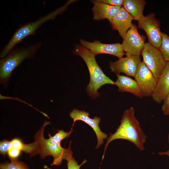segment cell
<instances>
[{"instance_id":"cell-1","label":"cell","mask_w":169,"mask_h":169,"mask_svg":"<svg viewBox=\"0 0 169 169\" xmlns=\"http://www.w3.org/2000/svg\"><path fill=\"white\" fill-rule=\"evenodd\" d=\"M50 123V121L44 120L41 127L35 134L34 138L39 143L38 154L41 158L44 159L47 156H52L54 159L51 166H58L61 165L63 160L68 161L73 157V152L71 146V141L70 142L69 146L66 148L62 147L60 144L63 140L70 135L73 129H71L68 132L63 129L57 130V132L53 136L49 133V138L45 139L44 136L45 128Z\"/></svg>"},{"instance_id":"cell-2","label":"cell","mask_w":169,"mask_h":169,"mask_svg":"<svg viewBox=\"0 0 169 169\" xmlns=\"http://www.w3.org/2000/svg\"><path fill=\"white\" fill-rule=\"evenodd\" d=\"M135 109L131 106L124 112L120 124L114 133H110L105 145L102 160L107 147L114 140L121 139L127 140L133 143L140 151L145 149L144 145L146 136L143 131L140 123L135 115Z\"/></svg>"},{"instance_id":"cell-3","label":"cell","mask_w":169,"mask_h":169,"mask_svg":"<svg viewBox=\"0 0 169 169\" xmlns=\"http://www.w3.org/2000/svg\"><path fill=\"white\" fill-rule=\"evenodd\" d=\"M72 52L81 57L87 66L90 81L86 90L91 98H95L99 96L98 90L102 86L107 84L115 85V82L103 73L97 63L95 55L90 50L81 45L76 44Z\"/></svg>"},{"instance_id":"cell-4","label":"cell","mask_w":169,"mask_h":169,"mask_svg":"<svg viewBox=\"0 0 169 169\" xmlns=\"http://www.w3.org/2000/svg\"><path fill=\"white\" fill-rule=\"evenodd\" d=\"M42 43L38 41L28 46L13 49L0 60V82L7 87L14 70L25 59H31L35 56Z\"/></svg>"},{"instance_id":"cell-5","label":"cell","mask_w":169,"mask_h":169,"mask_svg":"<svg viewBox=\"0 0 169 169\" xmlns=\"http://www.w3.org/2000/svg\"><path fill=\"white\" fill-rule=\"evenodd\" d=\"M70 2H68L64 6L40 17L34 22H30L19 26L1 50L0 58L5 57L15 45L21 43L26 38L30 35H35L36 30L44 23L50 20H54L57 15L64 12L70 4Z\"/></svg>"},{"instance_id":"cell-6","label":"cell","mask_w":169,"mask_h":169,"mask_svg":"<svg viewBox=\"0 0 169 169\" xmlns=\"http://www.w3.org/2000/svg\"><path fill=\"white\" fill-rule=\"evenodd\" d=\"M141 55L143 61L157 81L166 63L159 49L149 43H145Z\"/></svg>"},{"instance_id":"cell-7","label":"cell","mask_w":169,"mask_h":169,"mask_svg":"<svg viewBox=\"0 0 169 169\" xmlns=\"http://www.w3.org/2000/svg\"><path fill=\"white\" fill-rule=\"evenodd\" d=\"M155 16L153 13L146 16L143 15L138 21V26L146 32L148 43L159 49L162 43V32L160 29V22Z\"/></svg>"},{"instance_id":"cell-8","label":"cell","mask_w":169,"mask_h":169,"mask_svg":"<svg viewBox=\"0 0 169 169\" xmlns=\"http://www.w3.org/2000/svg\"><path fill=\"white\" fill-rule=\"evenodd\" d=\"M146 38L144 35L139 33L137 27L133 24L127 32L121 44L126 55L140 56L145 46Z\"/></svg>"},{"instance_id":"cell-9","label":"cell","mask_w":169,"mask_h":169,"mask_svg":"<svg viewBox=\"0 0 169 169\" xmlns=\"http://www.w3.org/2000/svg\"><path fill=\"white\" fill-rule=\"evenodd\" d=\"M134 78L143 96H151L157 80L143 61L139 64Z\"/></svg>"},{"instance_id":"cell-10","label":"cell","mask_w":169,"mask_h":169,"mask_svg":"<svg viewBox=\"0 0 169 169\" xmlns=\"http://www.w3.org/2000/svg\"><path fill=\"white\" fill-rule=\"evenodd\" d=\"M79 42L81 46L88 49L95 55L100 54H109L119 59L126 54L121 44L119 43L106 44L101 43L98 40L90 42L82 39L80 40Z\"/></svg>"},{"instance_id":"cell-11","label":"cell","mask_w":169,"mask_h":169,"mask_svg":"<svg viewBox=\"0 0 169 169\" xmlns=\"http://www.w3.org/2000/svg\"><path fill=\"white\" fill-rule=\"evenodd\" d=\"M115 62H109L110 68L112 72L116 75L121 73L125 74L128 76L135 77L138 65L141 62L139 56L126 55Z\"/></svg>"},{"instance_id":"cell-12","label":"cell","mask_w":169,"mask_h":169,"mask_svg":"<svg viewBox=\"0 0 169 169\" xmlns=\"http://www.w3.org/2000/svg\"><path fill=\"white\" fill-rule=\"evenodd\" d=\"M89 115L88 112L75 109L69 113L70 117L73 120L72 126L76 121L80 120L88 124L93 129L97 138V144L95 149H97L104 143V139H107L108 136L100 130L99 126L100 117L95 116L91 119L89 117Z\"/></svg>"},{"instance_id":"cell-13","label":"cell","mask_w":169,"mask_h":169,"mask_svg":"<svg viewBox=\"0 0 169 169\" xmlns=\"http://www.w3.org/2000/svg\"><path fill=\"white\" fill-rule=\"evenodd\" d=\"M133 17L122 7L118 13L109 21L113 29L118 32L123 39L128 31L133 26Z\"/></svg>"},{"instance_id":"cell-14","label":"cell","mask_w":169,"mask_h":169,"mask_svg":"<svg viewBox=\"0 0 169 169\" xmlns=\"http://www.w3.org/2000/svg\"><path fill=\"white\" fill-rule=\"evenodd\" d=\"M94 4L92 8L93 19L99 21L107 19L109 21L118 13L122 6H114L101 2L100 0H92Z\"/></svg>"},{"instance_id":"cell-15","label":"cell","mask_w":169,"mask_h":169,"mask_svg":"<svg viewBox=\"0 0 169 169\" xmlns=\"http://www.w3.org/2000/svg\"><path fill=\"white\" fill-rule=\"evenodd\" d=\"M169 93V62L166 64L159 78L151 96L158 103H161Z\"/></svg>"},{"instance_id":"cell-16","label":"cell","mask_w":169,"mask_h":169,"mask_svg":"<svg viewBox=\"0 0 169 169\" xmlns=\"http://www.w3.org/2000/svg\"><path fill=\"white\" fill-rule=\"evenodd\" d=\"M117 79L115 82V85L118 87L120 92H127L136 96L142 98L143 95L135 79L123 75H116Z\"/></svg>"},{"instance_id":"cell-17","label":"cell","mask_w":169,"mask_h":169,"mask_svg":"<svg viewBox=\"0 0 169 169\" xmlns=\"http://www.w3.org/2000/svg\"><path fill=\"white\" fill-rule=\"evenodd\" d=\"M146 4L144 0H124L123 6L125 9L138 21L143 15V10Z\"/></svg>"},{"instance_id":"cell-18","label":"cell","mask_w":169,"mask_h":169,"mask_svg":"<svg viewBox=\"0 0 169 169\" xmlns=\"http://www.w3.org/2000/svg\"><path fill=\"white\" fill-rule=\"evenodd\" d=\"M11 142L13 147L29 154L30 157L38 154L39 144L36 140L33 142L26 144L23 143L19 138H15L12 140Z\"/></svg>"},{"instance_id":"cell-19","label":"cell","mask_w":169,"mask_h":169,"mask_svg":"<svg viewBox=\"0 0 169 169\" xmlns=\"http://www.w3.org/2000/svg\"><path fill=\"white\" fill-rule=\"evenodd\" d=\"M10 160V161L1 163L0 169H30L27 164L18 159Z\"/></svg>"},{"instance_id":"cell-20","label":"cell","mask_w":169,"mask_h":169,"mask_svg":"<svg viewBox=\"0 0 169 169\" xmlns=\"http://www.w3.org/2000/svg\"><path fill=\"white\" fill-rule=\"evenodd\" d=\"M159 50L165 61L169 62V36L164 33H162V41Z\"/></svg>"},{"instance_id":"cell-21","label":"cell","mask_w":169,"mask_h":169,"mask_svg":"<svg viewBox=\"0 0 169 169\" xmlns=\"http://www.w3.org/2000/svg\"><path fill=\"white\" fill-rule=\"evenodd\" d=\"M12 147L11 141L4 139L0 142V153L3 157L8 154L9 150Z\"/></svg>"},{"instance_id":"cell-22","label":"cell","mask_w":169,"mask_h":169,"mask_svg":"<svg viewBox=\"0 0 169 169\" xmlns=\"http://www.w3.org/2000/svg\"><path fill=\"white\" fill-rule=\"evenodd\" d=\"M67 161L68 169H80V167L87 162V161L86 159H84L80 164L78 165V162L72 157ZM44 168L46 169H51L48 167L46 165L44 166Z\"/></svg>"},{"instance_id":"cell-23","label":"cell","mask_w":169,"mask_h":169,"mask_svg":"<svg viewBox=\"0 0 169 169\" xmlns=\"http://www.w3.org/2000/svg\"><path fill=\"white\" fill-rule=\"evenodd\" d=\"M161 110L165 115H169V93L163 101Z\"/></svg>"},{"instance_id":"cell-24","label":"cell","mask_w":169,"mask_h":169,"mask_svg":"<svg viewBox=\"0 0 169 169\" xmlns=\"http://www.w3.org/2000/svg\"><path fill=\"white\" fill-rule=\"evenodd\" d=\"M21 151L12 147L8 151V156L10 159H17L20 155Z\"/></svg>"},{"instance_id":"cell-25","label":"cell","mask_w":169,"mask_h":169,"mask_svg":"<svg viewBox=\"0 0 169 169\" xmlns=\"http://www.w3.org/2000/svg\"><path fill=\"white\" fill-rule=\"evenodd\" d=\"M6 98L7 99H12L16 100H17L19 101L20 102L25 103V104H27V105L29 106L30 107H32L35 110H37V111H39L40 113H41L44 116L46 117L47 118L49 119V117H48V115L46 114L45 113L40 111V110H39L38 109H37L36 108H34V107H33L31 105H30V104H29L28 103H27L26 102H25V101L21 100V99H19L17 97H9L8 96H3V95H0V99L1 100V99L2 100L3 99H6Z\"/></svg>"},{"instance_id":"cell-26","label":"cell","mask_w":169,"mask_h":169,"mask_svg":"<svg viewBox=\"0 0 169 169\" xmlns=\"http://www.w3.org/2000/svg\"><path fill=\"white\" fill-rule=\"evenodd\" d=\"M124 0H100L103 2L114 6H123Z\"/></svg>"},{"instance_id":"cell-27","label":"cell","mask_w":169,"mask_h":169,"mask_svg":"<svg viewBox=\"0 0 169 169\" xmlns=\"http://www.w3.org/2000/svg\"><path fill=\"white\" fill-rule=\"evenodd\" d=\"M167 141L169 146V133L168 135ZM158 154L160 156L166 155L169 157V148L167 151L164 152H159Z\"/></svg>"}]
</instances>
